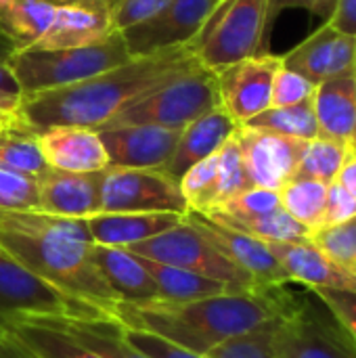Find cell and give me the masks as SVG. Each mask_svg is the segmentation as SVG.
Instances as JSON below:
<instances>
[{
  "mask_svg": "<svg viewBox=\"0 0 356 358\" xmlns=\"http://www.w3.org/2000/svg\"><path fill=\"white\" fill-rule=\"evenodd\" d=\"M199 65L201 61L189 44L164 48L145 57H132L130 61L84 82L23 94L21 122L31 132L50 126L99 130L130 103Z\"/></svg>",
  "mask_w": 356,
  "mask_h": 358,
  "instance_id": "1",
  "label": "cell"
},
{
  "mask_svg": "<svg viewBox=\"0 0 356 358\" xmlns=\"http://www.w3.org/2000/svg\"><path fill=\"white\" fill-rule=\"evenodd\" d=\"M296 306L298 298L281 285L227 292L191 302H120L113 310V321L206 357L212 348L231 338L287 317Z\"/></svg>",
  "mask_w": 356,
  "mask_h": 358,
  "instance_id": "2",
  "label": "cell"
},
{
  "mask_svg": "<svg viewBox=\"0 0 356 358\" xmlns=\"http://www.w3.org/2000/svg\"><path fill=\"white\" fill-rule=\"evenodd\" d=\"M86 220L44 212H0V250L27 271L109 319L120 304L92 258Z\"/></svg>",
  "mask_w": 356,
  "mask_h": 358,
  "instance_id": "3",
  "label": "cell"
},
{
  "mask_svg": "<svg viewBox=\"0 0 356 358\" xmlns=\"http://www.w3.org/2000/svg\"><path fill=\"white\" fill-rule=\"evenodd\" d=\"M130 59L122 31H115L103 42L80 48L17 50L6 59V65L17 78L21 94H36L84 82Z\"/></svg>",
  "mask_w": 356,
  "mask_h": 358,
  "instance_id": "4",
  "label": "cell"
},
{
  "mask_svg": "<svg viewBox=\"0 0 356 358\" xmlns=\"http://www.w3.org/2000/svg\"><path fill=\"white\" fill-rule=\"evenodd\" d=\"M269 31V0H220L189 46L204 67L218 71L262 55Z\"/></svg>",
  "mask_w": 356,
  "mask_h": 358,
  "instance_id": "5",
  "label": "cell"
},
{
  "mask_svg": "<svg viewBox=\"0 0 356 358\" xmlns=\"http://www.w3.org/2000/svg\"><path fill=\"white\" fill-rule=\"evenodd\" d=\"M218 105L216 71L199 65L130 103L109 124H153L183 130Z\"/></svg>",
  "mask_w": 356,
  "mask_h": 358,
  "instance_id": "6",
  "label": "cell"
},
{
  "mask_svg": "<svg viewBox=\"0 0 356 358\" xmlns=\"http://www.w3.org/2000/svg\"><path fill=\"white\" fill-rule=\"evenodd\" d=\"M130 254L178 266L216 281L227 283L233 292H250V289H260L256 281L241 271L237 264H233L222 252H218L204 235H199L189 222H180L174 229L155 235L147 241L134 243L124 248Z\"/></svg>",
  "mask_w": 356,
  "mask_h": 358,
  "instance_id": "7",
  "label": "cell"
},
{
  "mask_svg": "<svg viewBox=\"0 0 356 358\" xmlns=\"http://www.w3.org/2000/svg\"><path fill=\"white\" fill-rule=\"evenodd\" d=\"M17 317L109 319L99 308L59 292L0 250V327Z\"/></svg>",
  "mask_w": 356,
  "mask_h": 358,
  "instance_id": "8",
  "label": "cell"
},
{
  "mask_svg": "<svg viewBox=\"0 0 356 358\" xmlns=\"http://www.w3.org/2000/svg\"><path fill=\"white\" fill-rule=\"evenodd\" d=\"M101 212H176L187 214L180 187L157 168H105Z\"/></svg>",
  "mask_w": 356,
  "mask_h": 358,
  "instance_id": "9",
  "label": "cell"
},
{
  "mask_svg": "<svg viewBox=\"0 0 356 358\" xmlns=\"http://www.w3.org/2000/svg\"><path fill=\"white\" fill-rule=\"evenodd\" d=\"M281 65V57L262 52L216 71L220 107L237 126H243L271 107L273 82Z\"/></svg>",
  "mask_w": 356,
  "mask_h": 358,
  "instance_id": "10",
  "label": "cell"
},
{
  "mask_svg": "<svg viewBox=\"0 0 356 358\" xmlns=\"http://www.w3.org/2000/svg\"><path fill=\"white\" fill-rule=\"evenodd\" d=\"M277 348L283 358H356V344L338 321L315 313L300 300L279 321Z\"/></svg>",
  "mask_w": 356,
  "mask_h": 358,
  "instance_id": "11",
  "label": "cell"
},
{
  "mask_svg": "<svg viewBox=\"0 0 356 358\" xmlns=\"http://www.w3.org/2000/svg\"><path fill=\"white\" fill-rule=\"evenodd\" d=\"M185 222H189L199 235H204L233 264L245 271L258 287H281L290 283L285 271L264 241L199 212H187Z\"/></svg>",
  "mask_w": 356,
  "mask_h": 358,
  "instance_id": "12",
  "label": "cell"
},
{
  "mask_svg": "<svg viewBox=\"0 0 356 358\" xmlns=\"http://www.w3.org/2000/svg\"><path fill=\"white\" fill-rule=\"evenodd\" d=\"M214 6V0H172L159 15L122 31L130 57H145L189 44L199 34Z\"/></svg>",
  "mask_w": 356,
  "mask_h": 358,
  "instance_id": "13",
  "label": "cell"
},
{
  "mask_svg": "<svg viewBox=\"0 0 356 358\" xmlns=\"http://www.w3.org/2000/svg\"><path fill=\"white\" fill-rule=\"evenodd\" d=\"M235 138L239 143L243 166L252 187L269 191H279L294 178L304 147L308 143L248 126H239L235 130Z\"/></svg>",
  "mask_w": 356,
  "mask_h": 358,
  "instance_id": "14",
  "label": "cell"
},
{
  "mask_svg": "<svg viewBox=\"0 0 356 358\" xmlns=\"http://www.w3.org/2000/svg\"><path fill=\"white\" fill-rule=\"evenodd\" d=\"M97 132L107 151L109 168L164 170L183 130L153 124H107Z\"/></svg>",
  "mask_w": 356,
  "mask_h": 358,
  "instance_id": "15",
  "label": "cell"
},
{
  "mask_svg": "<svg viewBox=\"0 0 356 358\" xmlns=\"http://www.w3.org/2000/svg\"><path fill=\"white\" fill-rule=\"evenodd\" d=\"M115 34L113 0H61L46 34L27 50L80 48Z\"/></svg>",
  "mask_w": 356,
  "mask_h": 358,
  "instance_id": "16",
  "label": "cell"
},
{
  "mask_svg": "<svg viewBox=\"0 0 356 358\" xmlns=\"http://www.w3.org/2000/svg\"><path fill=\"white\" fill-rule=\"evenodd\" d=\"M281 63L315 84L353 73L356 71V36L325 23L287 55H281Z\"/></svg>",
  "mask_w": 356,
  "mask_h": 358,
  "instance_id": "17",
  "label": "cell"
},
{
  "mask_svg": "<svg viewBox=\"0 0 356 358\" xmlns=\"http://www.w3.org/2000/svg\"><path fill=\"white\" fill-rule=\"evenodd\" d=\"M46 164L63 172H101L109 157L97 130L80 126H50L34 132Z\"/></svg>",
  "mask_w": 356,
  "mask_h": 358,
  "instance_id": "18",
  "label": "cell"
},
{
  "mask_svg": "<svg viewBox=\"0 0 356 358\" xmlns=\"http://www.w3.org/2000/svg\"><path fill=\"white\" fill-rule=\"evenodd\" d=\"M101 172H63L48 168L40 182V210L67 218H90L101 212Z\"/></svg>",
  "mask_w": 356,
  "mask_h": 358,
  "instance_id": "19",
  "label": "cell"
},
{
  "mask_svg": "<svg viewBox=\"0 0 356 358\" xmlns=\"http://www.w3.org/2000/svg\"><path fill=\"white\" fill-rule=\"evenodd\" d=\"M266 243V241H264ZM290 283H300L313 289H353L356 292V277L329 260L311 239L296 243H266Z\"/></svg>",
  "mask_w": 356,
  "mask_h": 358,
  "instance_id": "20",
  "label": "cell"
},
{
  "mask_svg": "<svg viewBox=\"0 0 356 358\" xmlns=\"http://www.w3.org/2000/svg\"><path fill=\"white\" fill-rule=\"evenodd\" d=\"M237 128V122L220 105L214 107L212 111L183 128L178 145L170 162L164 166V172L178 182L191 166L218 153Z\"/></svg>",
  "mask_w": 356,
  "mask_h": 358,
  "instance_id": "21",
  "label": "cell"
},
{
  "mask_svg": "<svg viewBox=\"0 0 356 358\" xmlns=\"http://www.w3.org/2000/svg\"><path fill=\"white\" fill-rule=\"evenodd\" d=\"M185 220L176 212H99L86 218L94 245L128 248L162 235Z\"/></svg>",
  "mask_w": 356,
  "mask_h": 358,
  "instance_id": "22",
  "label": "cell"
},
{
  "mask_svg": "<svg viewBox=\"0 0 356 358\" xmlns=\"http://www.w3.org/2000/svg\"><path fill=\"white\" fill-rule=\"evenodd\" d=\"M319 136L355 145L356 141V71L317 84L313 96Z\"/></svg>",
  "mask_w": 356,
  "mask_h": 358,
  "instance_id": "23",
  "label": "cell"
},
{
  "mask_svg": "<svg viewBox=\"0 0 356 358\" xmlns=\"http://www.w3.org/2000/svg\"><path fill=\"white\" fill-rule=\"evenodd\" d=\"M92 258L105 283L109 285V289L115 294L120 302L136 304V302H149L159 298L153 279L136 260V256L130 254L128 250L94 245Z\"/></svg>",
  "mask_w": 356,
  "mask_h": 358,
  "instance_id": "24",
  "label": "cell"
},
{
  "mask_svg": "<svg viewBox=\"0 0 356 358\" xmlns=\"http://www.w3.org/2000/svg\"><path fill=\"white\" fill-rule=\"evenodd\" d=\"M34 321L40 325L55 327L65 336L73 338L88 350L105 358H149L147 355L132 348L118 329L113 319H71V317H17ZM13 321V319H10Z\"/></svg>",
  "mask_w": 356,
  "mask_h": 358,
  "instance_id": "25",
  "label": "cell"
},
{
  "mask_svg": "<svg viewBox=\"0 0 356 358\" xmlns=\"http://www.w3.org/2000/svg\"><path fill=\"white\" fill-rule=\"evenodd\" d=\"M136 256V254H134ZM136 260L143 264V268L149 273L157 287V300H168V302H191V300H204L212 296H220L227 292H233L227 283L178 268L170 264H162L143 256H136Z\"/></svg>",
  "mask_w": 356,
  "mask_h": 358,
  "instance_id": "26",
  "label": "cell"
},
{
  "mask_svg": "<svg viewBox=\"0 0 356 358\" xmlns=\"http://www.w3.org/2000/svg\"><path fill=\"white\" fill-rule=\"evenodd\" d=\"M61 0H8L0 6V27L13 50L31 48L48 29Z\"/></svg>",
  "mask_w": 356,
  "mask_h": 358,
  "instance_id": "27",
  "label": "cell"
},
{
  "mask_svg": "<svg viewBox=\"0 0 356 358\" xmlns=\"http://www.w3.org/2000/svg\"><path fill=\"white\" fill-rule=\"evenodd\" d=\"M4 327L21 350L38 358H105L48 325L13 319L6 321Z\"/></svg>",
  "mask_w": 356,
  "mask_h": 358,
  "instance_id": "28",
  "label": "cell"
},
{
  "mask_svg": "<svg viewBox=\"0 0 356 358\" xmlns=\"http://www.w3.org/2000/svg\"><path fill=\"white\" fill-rule=\"evenodd\" d=\"M0 168L40 180L48 172L36 134L27 126H15L0 134Z\"/></svg>",
  "mask_w": 356,
  "mask_h": 358,
  "instance_id": "29",
  "label": "cell"
},
{
  "mask_svg": "<svg viewBox=\"0 0 356 358\" xmlns=\"http://www.w3.org/2000/svg\"><path fill=\"white\" fill-rule=\"evenodd\" d=\"M243 126L275 132L281 136L298 138V141H313L319 136L317 115L313 109V101L290 105V107H269Z\"/></svg>",
  "mask_w": 356,
  "mask_h": 358,
  "instance_id": "30",
  "label": "cell"
},
{
  "mask_svg": "<svg viewBox=\"0 0 356 358\" xmlns=\"http://www.w3.org/2000/svg\"><path fill=\"white\" fill-rule=\"evenodd\" d=\"M208 216V214H206ZM222 224H229L237 231H243L260 241H277V243H296V241H308L313 231L300 224L296 218H292L283 208L254 216V218H222V216H210Z\"/></svg>",
  "mask_w": 356,
  "mask_h": 358,
  "instance_id": "31",
  "label": "cell"
},
{
  "mask_svg": "<svg viewBox=\"0 0 356 358\" xmlns=\"http://www.w3.org/2000/svg\"><path fill=\"white\" fill-rule=\"evenodd\" d=\"M329 185L317 180L292 178L279 189L281 208L311 231H317L323 222Z\"/></svg>",
  "mask_w": 356,
  "mask_h": 358,
  "instance_id": "32",
  "label": "cell"
},
{
  "mask_svg": "<svg viewBox=\"0 0 356 358\" xmlns=\"http://www.w3.org/2000/svg\"><path fill=\"white\" fill-rule=\"evenodd\" d=\"M252 189V182L248 178L245 166H243V157H241V149L239 143L235 138V134L222 145V149L218 151V170H216V180L208 199V206L201 214H212L216 212L222 203H227L229 199H233L235 195L243 193Z\"/></svg>",
  "mask_w": 356,
  "mask_h": 358,
  "instance_id": "33",
  "label": "cell"
},
{
  "mask_svg": "<svg viewBox=\"0 0 356 358\" xmlns=\"http://www.w3.org/2000/svg\"><path fill=\"white\" fill-rule=\"evenodd\" d=\"M350 149H353V145L332 141V138H323V136L308 141L304 147V153L300 157V164L296 168L294 178L317 180L323 185L336 182L338 172H340L346 155L350 153Z\"/></svg>",
  "mask_w": 356,
  "mask_h": 358,
  "instance_id": "34",
  "label": "cell"
},
{
  "mask_svg": "<svg viewBox=\"0 0 356 358\" xmlns=\"http://www.w3.org/2000/svg\"><path fill=\"white\" fill-rule=\"evenodd\" d=\"M279 321L281 319L218 344L206 358H283L277 348Z\"/></svg>",
  "mask_w": 356,
  "mask_h": 358,
  "instance_id": "35",
  "label": "cell"
},
{
  "mask_svg": "<svg viewBox=\"0 0 356 358\" xmlns=\"http://www.w3.org/2000/svg\"><path fill=\"white\" fill-rule=\"evenodd\" d=\"M311 241L340 268L356 277V216L342 224L313 231Z\"/></svg>",
  "mask_w": 356,
  "mask_h": 358,
  "instance_id": "36",
  "label": "cell"
},
{
  "mask_svg": "<svg viewBox=\"0 0 356 358\" xmlns=\"http://www.w3.org/2000/svg\"><path fill=\"white\" fill-rule=\"evenodd\" d=\"M40 210V182L0 168V212Z\"/></svg>",
  "mask_w": 356,
  "mask_h": 358,
  "instance_id": "37",
  "label": "cell"
},
{
  "mask_svg": "<svg viewBox=\"0 0 356 358\" xmlns=\"http://www.w3.org/2000/svg\"><path fill=\"white\" fill-rule=\"evenodd\" d=\"M281 208V199H279V191H269V189H260V187H252L239 195H235L233 199H229L227 203H222L216 212L208 214V216H222V218H254V216H262V214H271L275 210Z\"/></svg>",
  "mask_w": 356,
  "mask_h": 358,
  "instance_id": "38",
  "label": "cell"
},
{
  "mask_svg": "<svg viewBox=\"0 0 356 358\" xmlns=\"http://www.w3.org/2000/svg\"><path fill=\"white\" fill-rule=\"evenodd\" d=\"M317 90V84L308 78L300 76L298 71H292L281 65V69L275 76L273 92H271V107H290L300 105L306 101H313Z\"/></svg>",
  "mask_w": 356,
  "mask_h": 358,
  "instance_id": "39",
  "label": "cell"
},
{
  "mask_svg": "<svg viewBox=\"0 0 356 358\" xmlns=\"http://www.w3.org/2000/svg\"><path fill=\"white\" fill-rule=\"evenodd\" d=\"M118 329H120V336L132 346L136 348L138 352L147 355L149 358H206L201 355H195V352H189L172 342H166L153 334H147V331H141V329H130V327H124L122 323H118Z\"/></svg>",
  "mask_w": 356,
  "mask_h": 358,
  "instance_id": "40",
  "label": "cell"
},
{
  "mask_svg": "<svg viewBox=\"0 0 356 358\" xmlns=\"http://www.w3.org/2000/svg\"><path fill=\"white\" fill-rule=\"evenodd\" d=\"M327 313L356 344V292L353 289H313Z\"/></svg>",
  "mask_w": 356,
  "mask_h": 358,
  "instance_id": "41",
  "label": "cell"
},
{
  "mask_svg": "<svg viewBox=\"0 0 356 358\" xmlns=\"http://www.w3.org/2000/svg\"><path fill=\"white\" fill-rule=\"evenodd\" d=\"M172 0H113V27L124 31L159 15Z\"/></svg>",
  "mask_w": 356,
  "mask_h": 358,
  "instance_id": "42",
  "label": "cell"
},
{
  "mask_svg": "<svg viewBox=\"0 0 356 358\" xmlns=\"http://www.w3.org/2000/svg\"><path fill=\"white\" fill-rule=\"evenodd\" d=\"M356 216V199L346 193L338 182H332L327 189V203H325V214H323V222L319 229L323 227H334V224H342L350 218Z\"/></svg>",
  "mask_w": 356,
  "mask_h": 358,
  "instance_id": "43",
  "label": "cell"
},
{
  "mask_svg": "<svg viewBox=\"0 0 356 358\" xmlns=\"http://www.w3.org/2000/svg\"><path fill=\"white\" fill-rule=\"evenodd\" d=\"M336 2L338 0H269V29L287 8H304L327 23L336 10Z\"/></svg>",
  "mask_w": 356,
  "mask_h": 358,
  "instance_id": "44",
  "label": "cell"
},
{
  "mask_svg": "<svg viewBox=\"0 0 356 358\" xmlns=\"http://www.w3.org/2000/svg\"><path fill=\"white\" fill-rule=\"evenodd\" d=\"M327 23L344 34L356 36V0H338L336 10Z\"/></svg>",
  "mask_w": 356,
  "mask_h": 358,
  "instance_id": "45",
  "label": "cell"
},
{
  "mask_svg": "<svg viewBox=\"0 0 356 358\" xmlns=\"http://www.w3.org/2000/svg\"><path fill=\"white\" fill-rule=\"evenodd\" d=\"M336 182H338L346 193H350V195L356 199V149L355 147H353V149H350V153L346 155V159H344V164H342V168H340V172H338Z\"/></svg>",
  "mask_w": 356,
  "mask_h": 358,
  "instance_id": "46",
  "label": "cell"
},
{
  "mask_svg": "<svg viewBox=\"0 0 356 358\" xmlns=\"http://www.w3.org/2000/svg\"><path fill=\"white\" fill-rule=\"evenodd\" d=\"M21 103H23V94L0 92V120L21 122Z\"/></svg>",
  "mask_w": 356,
  "mask_h": 358,
  "instance_id": "47",
  "label": "cell"
},
{
  "mask_svg": "<svg viewBox=\"0 0 356 358\" xmlns=\"http://www.w3.org/2000/svg\"><path fill=\"white\" fill-rule=\"evenodd\" d=\"M0 92H10V94H21V86L17 78L13 76L10 67L6 61H0Z\"/></svg>",
  "mask_w": 356,
  "mask_h": 358,
  "instance_id": "48",
  "label": "cell"
},
{
  "mask_svg": "<svg viewBox=\"0 0 356 358\" xmlns=\"http://www.w3.org/2000/svg\"><path fill=\"white\" fill-rule=\"evenodd\" d=\"M19 348H17V344L13 342V338H10V334L8 331H0V358H6L10 352H17Z\"/></svg>",
  "mask_w": 356,
  "mask_h": 358,
  "instance_id": "49",
  "label": "cell"
},
{
  "mask_svg": "<svg viewBox=\"0 0 356 358\" xmlns=\"http://www.w3.org/2000/svg\"><path fill=\"white\" fill-rule=\"evenodd\" d=\"M15 126H25V124L23 122H6V120H0V134L6 132V130H10V128H15Z\"/></svg>",
  "mask_w": 356,
  "mask_h": 358,
  "instance_id": "50",
  "label": "cell"
},
{
  "mask_svg": "<svg viewBox=\"0 0 356 358\" xmlns=\"http://www.w3.org/2000/svg\"><path fill=\"white\" fill-rule=\"evenodd\" d=\"M10 55H13V50H10L8 46H2V44H0V61H6Z\"/></svg>",
  "mask_w": 356,
  "mask_h": 358,
  "instance_id": "51",
  "label": "cell"
},
{
  "mask_svg": "<svg viewBox=\"0 0 356 358\" xmlns=\"http://www.w3.org/2000/svg\"><path fill=\"white\" fill-rule=\"evenodd\" d=\"M0 44H2V46H8V48L13 50V44H10V42H8V38L4 36V31H2V27H0ZM13 52H15V50H13Z\"/></svg>",
  "mask_w": 356,
  "mask_h": 358,
  "instance_id": "52",
  "label": "cell"
},
{
  "mask_svg": "<svg viewBox=\"0 0 356 358\" xmlns=\"http://www.w3.org/2000/svg\"><path fill=\"white\" fill-rule=\"evenodd\" d=\"M23 357H25V358H38V357H34V355H27L25 350H23Z\"/></svg>",
  "mask_w": 356,
  "mask_h": 358,
  "instance_id": "53",
  "label": "cell"
},
{
  "mask_svg": "<svg viewBox=\"0 0 356 358\" xmlns=\"http://www.w3.org/2000/svg\"><path fill=\"white\" fill-rule=\"evenodd\" d=\"M6 2H8V0H0V6H4Z\"/></svg>",
  "mask_w": 356,
  "mask_h": 358,
  "instance_id": "54",
  "label": "cell"
},
{
  "mask_svg": "<svg viewBox=\"0 0 356 358\" xmlns=\"http://www.w3.org/2000/svg\"><path fill=\"white\" fill-rule=\"evenodd\" d=\"M0 331H2V334H4V331H6V329H4V327H0Z\"/></svg>",
  "mask_w": 356,
  "mask_h": 358,
  "instance_id": "55",
  "label": "cell"
},
{
  "mask_svg": "<svg viewBox=\"0 0 356 358\" xmlns=\"http://www.w3.org/2000/svg\"><path fill=\"white\" fill-rule=\"evenodd\" d=\"M214 2H216V4H218V2H220V0H214Z\"/></svg>",
  "mask_w": 356,
  "mask_h": 358,
  "instance_id": "56",
  "label": "cell"
},
{
  "mask_svg": "<svg viewBox=\"0 0 356 358\" xmlns=\"http://www.w3.org/2000/svg\"><path fill=\"white\" fill-rule=\"evenodd\" d=\"M353 147H355V149H356V141H355V145H353Z\"/></svg>",
  "mask_w": 356,
  "mask_h": 358,
  "instance_id": "57",
  "label": "cell"
}]
</instances>
